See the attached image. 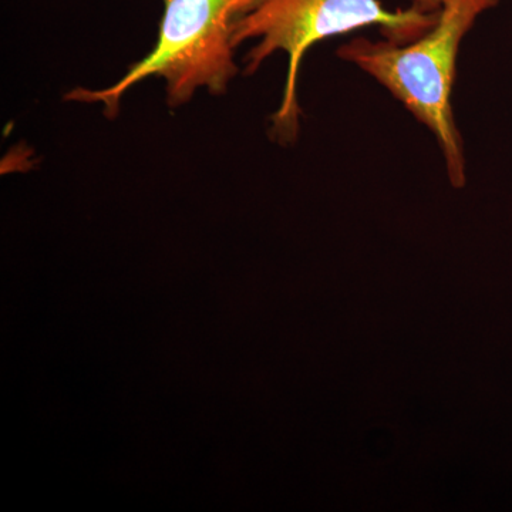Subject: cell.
I'll use <instances>...</instances> for the list:
<instances>
[{
    "label": "cell",
    "mask_w": 512,
    "mask_h": 512,
    "mask_svg": "<svg viewBox=\"0 0 512 512\" xmlns=\"http://www.w3.org/2000/svg\"><path fill=\"white\" fill-rule=\"evenodd\" d=\"M439 12L424 13L417 8L389 12L379 0H264L235 25L232 45L259 39L247 56V72L254 73L262 62L284 50L288 55L284 97L272 116V133L281 143L295 140L299 128V66L315 43L352 30L377 25L390 42L409 43L436 25Z\"/></svg>",
    "instance_id": "cell-3"
},
{
    "label": "cell",
    "mask_w": 512,
    "mask_h": 512,
    "mask_svg": "<svg viewBox=\"0 0 512 512\" xmlns=\"http://www.w3.org/2000/svg\"><path fill=\"white\" fill-rule=\"evenodd\" d=\"M264 0H163L164 13L156 45L146 57L128 67L127 73L106 89L77 87L67 101L103 104L104 116L120 113L124 94L148 77L165 80L167 104L183 106L195 90L205 87L214 96L227 92L237 74L234 63L235 25Z\"/></svg>",
    "instance_id": "cell-2"
},
{
    "label": "cell",
    "mask_w": 512,
    "mask_h": 512,
    "mask_svg": "<svg viewBox=\"0 0 512 512\" xmlns=\"http://www.w3.org/2000/svg\"><path fill=\"white\" fill-rule=\"evenodd\" d=\"M446 2L447 0H414V8L424 13H436Z\"/></svg>",
    "instance_id": "cell-4"
},
{
    "label": "cell",
    "mask_w": 512,
    "mask_h": 512,
    "mask_svg": "<svg viewBox=\"0 0 512 512\" xmlns=\"http://www.w3.org/2000/svg\"><path fill=\"white\" fill-rule=\"evenodd\" d=\"M497 5L498 0H447L436 25L413 43L400 47L390 40L357 39L339 50L342 59L375 77L433 131L456 188L466 184L463 146L451 107L458 47L478 16Z\"/></svg>",
    "instance_id": "cell-1"
}]
</instances>
